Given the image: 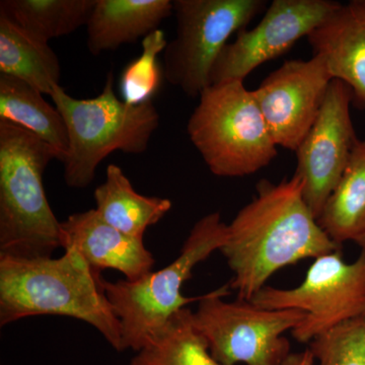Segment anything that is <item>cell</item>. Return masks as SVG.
<instances>
[{
  "mask_svg": "<svg viewBox=\"0 0 365 365\" xmlns=\"http://www.w3.org/2000/svg\"><path fill=\"white\" fill-rule=\"evenodd\" d=\"M319 225L304 197L302 179L261 180L257 194L227 225L220 252L234 272L230 289L252 300L287 266L340 250Z\"/></svg>",
  "mask_w": 365,
  "mask_h": 365,
  "instance_id": "cell-1",
  "label": "cell"
},
{
  "mask_svg": "<svg viewBox=\"0 0 365 365\" xmlns=\"http://www.w3.org/2000/svg\"><path fill=\"white\" fill-rule=\"evenodd\" d=\"M34 316L85 322L122 352L121 324L103 277L74 250H64L59 258L0 254V326Z\"/></svg>",
  "mask_w": 365,
  "mask_h": 365,
  "instance_id": "cell-2",
  "label": "cell"
},
{
  "mask_svg": "<svg viewBox=\"0 0 365 365\" xmlns=\"http://www.w3.org/2000/svg\"><path fill=\"white\" fill-rule=\"evenodd\" d=\"M56 151L23 127L0 120V254L52 257L62 248L61 222L43 182Z\"/></svg>",
  "mask_w": 365,
  "mask_h": 365,
  "instance_id": "cell-3",
  "label": "cell"
},
{
  "mask_svg": "<svg viewBox=\"0 0 365 365\" xmlns=\"http://www.w3.org/2000/svg\"><path fill=\"white\" fill-rule=\"evenodd\" d=\"M227 237V225L220 212L209 213L193 225L179 256L169 265L135 281L103 278L106 294L121 324L122 351H140L157 339L175 314L202 299L203 295L185 297L182 287L198 264L220 251Z\"/></svg>",
  "mask_w": 365,
  "mask_h": 365,
  "instance_id": "cell-4",
  "label": "cell"
},
{
  "mask_svg": "<svg viewBox=\"0 0 365 365\" xmlns=\"http://www.w3.org/2000/svg\"><path fill=\"white\" fill-rule=\"evenodd\" d=\"M50 97L66 124L69 148L62 163L64 180L71 188L90 186L98 165L114 151L145 153L160 126L153 101L132 106L117 98L113 72L97 97L74 98L61 86Z\"/></svg>",
  "mask_w": 365,
  "mask_h": 365,
  "instance_id": "cell-5",
  "label": "cell"
},
{
  "mask_svg": "<svg viewBox=\"0 0 365 365\" xmlns=\"http://www.w3.org/2000/svg\"><path fill=\"white\" fill-rule=\"evenodd\" d=\"M187 131L209 170L217 177L251 176L277 157L278 146L253 91L242 81L206 88L189 118Z\"/></svg>",
  "mask_w": 365,
  "mask_h": 365,
  "instance_id": "cell-6",
  "label": "cell"
},
{
  "mask_svg": "<svg viewBox=\"0 0 365 365\" xmlns=\"http://www.w3.org/2000/svg\"><path fill=\"white\" fill-rule=\"evenodd\" d=\"M230 284L203 294L192 324L222 365H282L290 354L284 337L304 321L297 309H269L251 300L227 302Z\"/></svg>",
  "mask_w": 365,
  "mask_h": 365,
  "instance_id": "cell-7",
  "label": "cell"
},
{
  "mask_svg": "<svg viewBox=\"0 0 365 365\" xmlns=\"http://www.w3.org/2000/svg\"><path fill=\"white\" fill-rule=\"evenodd\" d=\"M266 0H175L176 37L163 51V78L190 98L211 86V72L232 34L267 9Z\"/></svg>",
  "mask_w": 365,
  "mask_h": 365,
  "instance_id": "cell-8",
  "label": "cell"
},
{
  "mask_svg": "<svg viewBox=\"0 0 365 365\" xmlns=\"http://www.w3.org/2000/svg\"><path fill=\"white\" fill-rule=\"evenodd\" d=\"M269 309H297L306 317L292 331L295 340L314 338L351 319L365 317V255L347 263L340 250L314 259L294 288L265 287L251 300Z\"/></svg>",
  "mask_w": 365,
  "mask_h": 365,
  "instance_id": "cell-9",
  "label": "cell"
},
{
  "mask_svg": "<svg viewBox=\"0 0 365 365\" xmlns=\"http://www.w3.org/2000/svg\"><path fill=\"white\" fill-rule=\"evenodd\" d=\"M332 0H274L255 28L227 43L211 72V85L242 81L257 67L292 49L340 6Z\"/></svg>",
  "mask_w": 365,
  "mask_h": 365,
  "instance_id": "cell-10",
  "label": "cell"
},
{
  "mask_svg": "<svg viewBox=\"0 0 365 365\" xmlns=\"http://www.w3.org/2000/svg\"><path fill=\"white\" fill-rule=\"evenodd\" d=\"M352 101L351 88L334 78L316 121L295 150L294 175L302 179L304 200L317 220L359 140L350 114Z\"/></svg>",
  "mask_w": 365,
  "mask_h": 365,
  "instance_id": "cell-11",
  "label": "cell"
},
{
  "mask_svg": "<svg viewBox=\"0 0 365 365\" xmlns=\"http://www.w3.org/2000/svg\"><path fill=\"white\" fill-rule=\"evenodd\" d=\"M332 74L319 55L285 61L253 91L276 145L295 151L321 111Z\"/></svg>",
  "mask_w": 365,
  "mask_h": 365,
  "instance_id": "cell-12",
  "label": "cell"
},
{
  "mask_svg": "<svg viewBox=\"0 0 365 365\" xmlns=\"http://www.w3.org/2000/svg\"><path fill=\"white\" fill-rule=\"evenodd\" d=\"M62 248L78 252L96 273L113 269L135 281L153 272L155 258L143 240L104 222L95 209L74 213L61 222Z\"/></svg>",
  "mask_w": 365,
  "mask_h": 365,
  "instance_id": "cell-13",
  "label": "cell"
},
{
  "mask_svg": "<svg viewBox=\"0 0 365 365\" xmlns=\"http://www.w3.org/2000/svg\"><path fill=\"white\" fill-rule=\"evenodd\" d=\"M307 41L333 78L351 88L353 100L365 103V0L341 4Z\"/></svg>",
  "mask_w": 365,
  "mask_h": 365,
  "instance_id": "cell-14",
  "label": "cell"
},
{
  "mask_svg": "<svg viewBox=\"0 0 365 365\" xmlns=\"http://www.w3.org/2000/svg\"><path fill=\"white\" fill-rule=\"evenodd\" d=\"M173 13L172 0H97L86 25L88 51L98 55L136 42Z\"/></svg>",
  "mask_w": 365,
  "mask_h": 365,
  "instance_id": "cell-15",
  "label": "cell"
},
{
  "mask_svg": "<svg viewBox=\"0 0 365 365\" xmlns=\"http://www.w3.org/2000/svg\"><path fill=\"white\" fill-rule=\"evenodd\" d=\"M100 217L125 235L143 240L148 227L157 225L172 209L170 199L137 193L123 170L110 163L106 181L93 193Z\"/></svg>",
  "mask_w": 365,
  "mask_h": 365,
  "instance_id": "cell-16",
  "label": "cell"
},
{
  "mask_svg": "<svg viewBox=\"0 0 365 365\" xmlns=\"http://www.w3.org/2000/svg\"><path fill=\"white\" fill-rule=\"evenodd\" d=\"M0 73L51 96L60 86L61 66L48 42L38 39L0 14Z\"/></svg>",
  "mask_w": 365,
  "mask_h": 365,
  "instance_id": "cell-17",
  "label": "cell"
},
{
  "mask_svg": "<svg viewBox=\"0 0 365 365\" xmlns=\"http://www.w3.org/2000/svg\"><path fill=\"white\" fill-rule=\"evenodd\" d=\"M0 120L32 132L56 151L59 162L66 160L69 140L63 117L32 86L0 74Z\"/></svg>",
  "mask_w": 365,
  "mask_h": 365,
  "instance_id": "cell-18",
  "label": "cell"
},
{
  "mask_svg": "<svg viewBox=\"0 0 365 365\" xmlns=\"http://www.w3.org/2000/svg\"><path fill=\"white\" fill-rule=\"evenodd\" d=\"M319 225L336 244L356 242L365 232V141L359 140L339 182L327 199Z\"/></svg>",
  "mask_w": 365,
  "mask_h": 365,
  "instance_id": "cell-19",
  "label": "cell"
},
{
  "mask_svg": "<svg viewBox=\"0 0 365 365\" xmlns=\"http://www.w3.org/2000/svg\"><path fill=\"white\" fill-rule=\"evenodd\" d=\"M97 0H2L0 14L49 42L88 25Z\"/></svg>",
  "mask_w": 365,
  "mask_h": 365,
  "instance_id": "cell-20",
  "label": "cell"
},
{
  "mask_svg": "<svg viewBox=\"0 0 365 365\" xmlns=\"http://www.w3.org/2000/svg\"><path fill=\"white\" fill-rule=\"evenodd\" d=\"M129 365H222L192 324V311L186 307L175 314L162 334L136 352Z\"/></svg>",
  "mask_w": 365,
  "mask_h": 365,
  "instance_id": "cell-21",
  "label": "cell"
},
{
  "mask_svg": "<svg viewBox=\"0 0 365 365\" xmlns=\"http://www.w3.org/2000/svg\"><path fill=\"white\" fill-rule=\"evenodd\" d=\"M168 42L160 29L143 39V50L137 58L125 67L120 76V91L127 104L136 106L153 101L162 86L163 71L158 55Z\"/></svg>",
  "mask_w": 365,
  "mask_h": 365,
  "instance_id": "cell-22",
  "label": "cell"
},
{
  "mask_svg": "<svg viewBox=\"0 0 365 365\" xmlns=\"http://www.w3.org/2000/svg\"><path fill=\"white\" fill-rule=\"evenodd\" d=\"M309 349L318 365H365V317L322 334Z\"/></svg>",
  "mask_w": 365,
  "mask_h": 365,
  "instance_id": "cell-23",
  "label": "cell"
},
{
  "mask_svg": "<svg viewBox=\"0 0 365 365\" xmlns=\"http://www.w3.org/2000/svg\"><path fill=\"white\" fill-rule=\"evenodd\" d=\"M314 362L316 360L313 353L307 349L302 352L290 353L282 365H314Z\"/></svg>",
  "mask_w": 365,
  "mask_h": 365,
  "instance_id": "cell-24",
  "label": "cell"
},
{
  "mask_svg": "<svg viewBox=\"0 0 365 365\" xmlns=\"http://www.w3.org/2000/svg\"><path fill=\"white\" fill-rule=\"evenodd\" d=\"M355 242H356V244L359 245V248L361 249V254L365 255V232Z\"/></svg>",
  "mask_w": 365,
  "mask_h": 365,
  "instance_id": "cell-25",
  "label": "cell"
}]
</instances>
